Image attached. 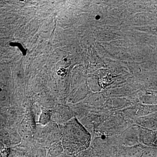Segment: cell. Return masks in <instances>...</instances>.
<instances>
[{
	"label": "cell",
	"mask_w": 157,
	"mask_h": 157,
	"mask_svg": "<svg viewBox=\"0 0 157 157\" xmlns=\"http://www.w3.org/2000/svg\"><path fill=\"white\" fill-rule=\"evenodd\" d=\"M50 119V113L47 111H43L40 117V122L41 124H45L49 121Z\"/></svg>",
	"instance_id": "obj_1"
},
{
	"label": "cell",
	"mask_w": 157,
	"mask_h": 157,
	"mask_svg": "<svg viewBox=\"0 0 157 157\" xmlns=\"http://www.w3.org/2000/svg\"><path fill=\"white\" fill-rule=\"evenodd\" d=\"M65 72H66V71H65V69H61L59 71L58 73L59 75L62 76H63V75L65 74Z\"/></svg>",
	"instance_id": "obj_2"
}]
</instances>
